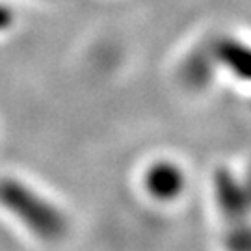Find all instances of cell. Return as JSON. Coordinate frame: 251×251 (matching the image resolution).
Here are the masks:
<instances>
[{
  "label": "cell",
  "mask_w": 251,
  "mask_h": 251,
  "mask_svg": "<svg viewBox=\"0 0 251 251\" xmlns=\"http://www.w3.org/2000/svg\"><path fill=\"white\" fill-rule=\"evenodd\" d=\"M13 21V13L11 9L6 6H0V30H6Z\"/></svg>",
  "instance_id": "cell-6"
},
{
  "label": "cell",
  "mask_w": 251,
  "mask_h": 251,
  "mask_svg": "<svg viewBox=\"0 0 251 251\" xmlns=\"http://www.w3.org/2000/svg\"><path fill=\"white\" fill-rule=\"evenodd\" d=\"M0 205L41 240H60L67 231L62 210L21 180L0 179Z\"/></svg>",
  "instance_id": "cell-1"
},
{
  "label": "cell",
  "mask_w": 251,
  "mask_h": 251,
  "mask_svg": "<svg viewBox=\"0 0 251 251\" xmlns=\"http://www.w3.org/2000/svg\"><path fill=\"white\" fill-rule=\"evenodd\" d=\"M216 56L242 76H251V50L234 41H222Z\"/></svg>",
  "instance_id": "cell-3"
},
{
  "label": "cell",
  "mask_w": 251,
  "mask_h": 251,
  "mask_svg": "<svg viewBox=\"0 0 251 251\" xmlns=\"http://www.w3.org/2000/svg\"><path fill=\"white\" fill-rule=\"evenodd\" d=\"M184 173L177 164L168 160L154 162L145 173V188L158 201H173L184 190Z\"/></svg>",
  "instance_id": "cell-2"
},
{
  "label": "cell",
  "mask_w": 251,
  "mask_h": 251,
  "mask_svg": "<svg viewBox=\"0 0 251 251\" xmlns=\"http://www.w3.org/2000/svg\"><path fill=\"white\" fill-rule=\"evenodd\" d=\"M227 248L229 251H251V229L250 227H238L231 231L227 238Z\"/></svg>",
  "instance_id": "cell-5"
},
{
  "label": "cell",
  "mask_w": 251,
  "mask_h": 251,
  "mask_svg": "<svg viewBox=\"0 0 251 251\" xmlns=\"http://www.w3.org/2000/svg\"><path fill=\"white\" fill-rule=\"evenodd\" d=\"M208 73H210V69L206 65L205 56L194 54L182 67V78H184V82H188L190 86H198L199 88L208 80Z\"/></svg>",
  "instance_id": "cell-4"
}]
</instances>
